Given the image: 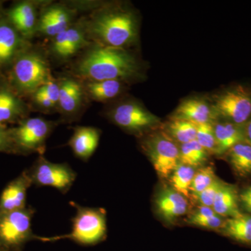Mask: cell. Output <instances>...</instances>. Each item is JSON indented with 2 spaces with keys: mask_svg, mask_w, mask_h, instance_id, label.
Returning <instances> with one entry per match:
<instances>
[{
  "mask_svg": "<svg viewBox=\"0 0 251 251\" xmlns=\"http://www.w3.org/2000/svg\"><path fill=\"white\" fill-rule=\"evenodd\" d=\"M80 75L92 81L129 78L138 72L134 57L122 48L100 46L86 54L78 65Z\"/></svg>",
  "mask_w": 251,
  "mask_h": 251,
  "instance_id": "6da1fadb",
  "label": "cell"
},
{
  "mask_svg": "<svg viewBox=\"0 0 251 251\" xmlns=\"http://www.w3.org/2000/svg\"><path fill=\"white\" fill-rule=\"evenodd\" d=\"M70 205L75 209L72 219V231L69 233L53 237H40L42 242H54L69 239L81 246H94L105 240L107 236L106 211L103 208L89 207L72 201Z\"/></svg>",
  "mask_w": 251,
  "mask_h": 251,
  "instance_id": "7a4b0ae2",
  "label": "cell"
},
{
  "mask_svg": "<svg viewBox=\"0 0 251 251\" xmlns=\"http://www.w3.org/2000/svg\"><path fill=\"white\" fill-rule=\"evenodd\" d=\"M35 209L26 206L18 210L0 212V247L22 251L30 241L37 240L38 236L31 229V221Z\"/></svg>",
  "mask_w": 251,
  "mask_h": 251,
  "instance_id": "3957f363",
  "label": "cell"
},
{
  "mask_svg": "<svg viewBox=\"0 0 251 251\" xmlns=\"http://www.w3.org/2000/svg\"><path fill=\"white\" fill-rule=\"evenodd\" d=\"M92 31L106 46L122 48L134 40L136 23L129 13L112 11L100 15L95 20Z\"/></svg>",
  "mask_w": 251,
  "mask_h": 251,
  "instance_id": "277c9868",
  "label": "cell"
},
{
  "mask_svg": "<svg viewBox=\"0 0 251 251\" xmlns=\"http://www.w3.org/2000/svg\"><path fill=\"white\" fill-rule=\"evenodd\" d=\"M27 172L32 185L55 188L63 194L71 189L77 177V173L67 163H52L42 156Z\"/></svg>",
  "mask_w": 251,
  "mask_h": 251,
  "instance_id": "5b68a950",
  "label": "cell"
},
{
  "mask_svg": "<svg viewBox=\"0 0 251 251\" xmlns=\"http://www.w3.org/2000/svg\"><path fill=\"white\" fill-rule=\"evenodd\" d=\"M143 147L161 177L173 174L179 163V149L168 133L161 132L151 135L144 142Z\"/></svg>",
  "mask_w": 251,
  "mask_h": 251,
  "instance_id": "8992f818",
  "label": "cell"
},
{
  "mask_svg": "<svg viewBox=\"0 0 251 251\" xmlns=\"http://www.w3.org/2000/svg\"><path fill=\"white\" fill-rule=\"evenodd\" d=\"M214 110L228 122L244 126L251 117V91L237 86L219 94Z\"/></svg>",
  "mask_w": 251,
  "mask_h": 251,
  "instance_id": "52a82bcc",
  "label": "cell"
},
{
  "mask_svg": "<svg viewBox=\"0 0 251 251\" xmlns=\"http://www.w3.org/2000/svg\"><path fill=\"white\" fill-rule=\"evenodd\" d=\"M52 126V124L39 117L27 119L10 131L13 145L24 152L42 154Z\"/></svg>",
  "mask_w": 251,
  "mask_h": 251,
  "instance_id": "ba28073f",
  "label": "cell"
},
{
  "mask_svg": "<svg viewBox=\"0 0 251 251\" xmlns=\"http://www.w3.org/2000/svg\"><path fill=\"white\" fill-rule=\"evenodd\" d=\"M14 75L21 90L31 92L39 90V87L49 82L50 72L42 57L36 54H27L15 64Z\"/></svg>",
  "mask_w": 251,
  "mask_h": 251,
  "instance_id": "9c48e42d",
  "label": "cell"
},
{
  "mask_svg": "<svg viewBox=\"0 0 251 251\" xmlns=\"http://www.w3.org/2000/svg\"><path fill=\"white\" fill-rule=\"evenodd\" d=\"M114 122L128 131L140 133L154 126L159 119L143 107L135 103H126L117 106L112 113Z\"/></svg>",
  "mask_w": 251,
  "mask_h": 251,
  "instance_id": "30bf717a",
  "label": "cell"
},
{
  "mask_svg": "<svg viewBox=\"0 0 251 251\" xmlns=\"http://www.w3.org/2000/svg\"><path fill=\"white\" fill-rule=\"evenodd\" d=\"M32 185L27 171H24L4 188L0 196V212L24 209L27 191Z\"/></svg>",
  "mask_w": 251,
  "mask_h": 251,
  "instance_id": "8fae6325",
  "label": "cell"
},
{
  "mask_svg": "<svg viewBox=\"0 0 251 251\" xmlns=\"http://www.w3.org/2000/svg\"><path fill=\"white\" fill-rule=\"evenodd\" d=\"M155 204L162 217L168 222L175 221L188 211L187 200L173 188L161 190L155 200Z\"/></svg>",
  "mask_w": 251,
  "mask_h": 251,
  "instance_id": "7c38bea8",
  "label": "cell"
},
{
  "mask_svg": "<svg viewBox=\"0 0 251 251\" xmlns=\"http://www.w3.org/2000/svg\"><path fill=\"white\" fill-rule=\"evenodd\" d=\"M100 132L93 127H77L69 142L73 152L77 158L87 161L98 148Z\"/></svg>",
  "mask_w": 251,
  "mask_h": 251,
  "instance_id": "4fadbf2b",
  "label": "cell"
},
{
  "mask_svg": "<svg viewBox=\"0 0 251 251\" xmlns=\"http://www.w3.org/2000/svg\"><path fill=\"white\" fill-rule=\"evenodd\" d=\"M216 150L215 154H225L237 143L244 141L243 126L225 122L214 126Z\"/></svg>",
  "mask_w": 251,
  "mask_h": 251,
  "instance_id": "5bb4252c",
  "label": "cell"
},
{
  "mask_svg": "<svg viewBox=\"0 0 251 251\" xmlns=\"http://www.w3.org/2000/svg\"><path fill=\"white\" fill-rule=\"evenodd\" d=\"M239 204V193L237 188L233 185L224 183L216 195L212 209L221 217L234 218L243 214Z\"/></svg>",
  "mask_w": 251,
  "mask_h": 251,
  "instance_id": "9a60e30c",
  "label": "cell"
},
{
  "mask_svg": "<svg viewBox=\"0 0 251 251\" xmlns=\"http://www.w3.org/2000/svg\"><path fill=\"white\" fill-rule=\"evenodd\" d=\"M211 108L205 101L200 99L185 100L176 108L173 119H180L193 122L195 125L209 123Z\"/></svg>",
  "mask_w": 251,
  "mask_h": 251,
  "instance_id": "2e32d148",
  "label": "cell"
},
{
  "mask_svg": "<svg viewBox=\"0 0 251 251\" xmlns=\"http://www.w3.org/2000/svg\"><path fill=\"white\" fill-rule=\"evenodd\" d=\"M221 231L236 242L251 245V214H242L229 218L226 220Z\"/></svg>",
  "mask_w": 251,
  "mask_h": 251,
  "instance_id": "e0dca14e",
  "label": "cell"
},
{
  "mask_svg": "<svg viewBox=\"0 0 251 251\" xmlns=\"http://www.w3.org/2000/svg\"><path fill=\"white\" fill-rule=\"evenodd\" d=\"M227 159L234 173L240 177L251 175V145L244 141L237 143L227 153Z\"/></svg>",
  "mask_w": 251,
  "mask_h": 251,
  "instance_id": "ac0fdd59",
  "label": "cell"
},
{
  "mask_svg": "<svg viewBox=\"0 0 251 251\" xmlns=\"http://www.w3.org/2000/svg\"><path fill=\"white\" fill-rule=\"evenodd\" d=\"M10 20L24 35H29L35 27V10L32 5L25 2L17 5L9 14Z\"/></svg>",
  "mask_w": 251,
  "mask_h": 251,
  "instance_id": "d6986e66",
  "label": "cell"
},
{
  "mask_svg": "<svg viewBox=\"0 0 251 251\" xmlns=\"http://www.w3.org/2000/svg\"><path fill=\"white\" fill-rule=\"evenodd\" d=\"M82 99L80 85L74 80H66L59 87L58 103L61 108L67 113L76 110Z\"/></svg>",
  "mask_w": 251,
  "mask_h": 251,
  "instance_id": "ffe728a7",
  "label": "cell"
},
{
  "mask_svg": "<svg viewBox=\"0 0 251 251\" xmlns=\"http://www.w3.org/2000/svg\"><path fill=\"white\" fill-rule=\"evenodd\" d=\"M19 45L17 32L6 23L0 24V64L12 58Z\"/></svg>",
  "mask_w": 251,
  "mask_h": 251,
  "instance_id": "44dd1931",
  "label": "cell"
},
{
  "mask_svg": "<svg viewBox=\"0 0 251 251\" xmlns=\"http://www.w3.org/2000/svg\"><path fill=\"white\" fill-rule=\"evenodd\" d=\"M168 135L175 142L184 144L196 140L197 125L180 119H173L168 125Z\"/></svg>",
  "mask_w": 251,
  "mask_h": 251,
  "instance_id": "7402d4cb",
  "label": "cell"
},
{
  "mask_svg": "<svg viewBox=\"0 0 251 251\" xmlns=\"http://www.w3.org/2000/svg\"><path fill=\"white\" fill-rule=\"evenodd\" d=\"M207 154L206 150L194 140L181 144L179 149V163L193 168L201 166L206 161Z\"/></svg>",
  "mask_w": 251,
  "mask_h": 251,
  "instance_id": "603a6c76",
  "label": "cell"
},
{
  "mask_svg": "<svg viewBox=\"0 0 251 251\" xmlns=\"http://www.w3.org/2000/svg\"><path fill=\"white\" fill-rule=\"evenodd\" d=\"M195 174L194 168L179 163L171 175V182L173 189L185 198L189 197L190 188Z\"/></svg>",
  "mask_w": 251,
  "mask_h": 251,
  "instance_id": "cb8c5ba5",
  "label": "cell"
},
{
  "mask_svg": "<svg viewBox=\"0 0 251 251\" xmlns=\"http://www.w3.org/2000/svg\"><path fill=\"white\" fill-rule=\"evenodd\" d=\"M87 88L92 98L106 100L118 95L122 85L120 81L117 80L92 81L87 85Z\"/></svg>",
  "mask_w": 251,
  "mask_h": 251,
  "instance_id": "d4e9b609",
  "label": "cell"
},
{
  "mask_svg": "<svg viewBox=\"0 0 251 251\" xmlns=\"http://www.w3.org/2000/svg\"><path fill=\"white\" fill-rule=\"evenodd\" d=\"M18 99L7 91H0V125L11 121L20 114Z\"/></svg>",
  "mask_w": 251,
  "mask_h": 251,
  "instance_id": "484cf974",
  "label": "cell"
},
{
  "mask_svg": "<svg viewBox=\"0 0 251 251\" xmlns=\"http://www.w3.org/2000/svg\"><path fill=\"white\" fill-rule=\"evenodd\" d=\"M215 173L211 167H206L196 173L190 188V193L195 197L210 186L216 179Z\"/></svg>",
  "mask_w": 251,
  "mask_h": 251,
  "instance_id": "4316f807",
  "label": "cell"
},
{
  "mask_svg": "<svg viewBox=\"0 0 251 251\" xmlns=\"http://www.w3.org/2000/svg\"><path fill=\"white\" fill-rule=\"evenodd\" d=\"M196 140L208 153H216V143L214 126L210 123L197 125Z\"/></svg>",
  "mask_w": 251,
  "mask_h": 251,
  "instance_id": "83f0119b",
  "label": "cell"
},
{
  "mask_svg": "<svg viewBox=\"0 0 251 251\" xmlns=\"http://www.w3.org/2000/svg\"><path fill=\"white\" fill-rule=\"evenodd\" d=\"M67 46L63 52L62 57H69L83 46L85 43L84 36L81 31L75 28H68L67 29Z\"/></svg>",
  "mask_w": 251,
  "mask_h": 251,
  "instance_id": "f1b7e54d",
  "label": "cell"
},
{
  "mask_svg": "<svg viewBox=\"0 0 251 251\" xmlns=\"http://www.w3.org/2000/svg\"><path fill=\"white\" fill-rule=\"evenodd\" d=\"M224 184V182L216 178L210 186H208L206 189L195 196L194 198L197 200L198 202L201 203L202 205L212 208L216 195Z\"/></svg>",
  "mask_w": 251,
  "mask_h": 251,
  "instance_id": "f546056e",
  "label": "cell"
},
{
  "mask_svg": "<svg viewBox=\"0 0 251 251\" xmlns=\"http://www.w3.org/2000/svg\"><path fill=\"white\" fill-rule=\"evenodd\" d=\"M226 220L223 217L215 214V215L204 218V219L196 220L188 223L190 225L198 226V227H205V228L211 229H220L224 227Z\"/></svg>",
  "mask_w": 251,
  "mask_h": 251,
  "instance_id": "4dcf8cb0",
  "label": "cell"
},
{
  "mask_svg": "<svg viewBox=\"0 0 251 251\" xmlns=\"http://www.w3.org/2000/svg\"><path fill=\"white\" fill-rule=\"evenodd\" d=\"M46 13L62 31L68 29L70 18L65 9L61 7H54L49 9Z\"/></svg>",
  "mask_w": 251,
  "mask_h": 251,
  "instance_id": "1f68e13d",
  "label": "cell"
},
{
  "mask_svg": "<svg viewBox=\"0 0 251 251\" xmlns=\"http://www.w3.org/2000/svg\"><path fill=\"white\" fill-rule=\"evenodd\" d=\"M39 29H40V31L44 32V34L49 36H56L57 34H59V33L63 31L62 29L53 22V21L51 19V18L50 17L49 15L47 13H46V14L42 16V18H41L40 23H39Z\"/></svg>",
  "mask_w": 251,
  "mask_h": 251,
  "instance_id": "d6a6232c",
  "label": "cell"
},
{
  "mask_svg": "<svg viewBox=\"0 0 251 251\" xmlns=\"http://www.w3.org/2000/svg\"><path fill=\"white\" fill-rule=\"evenodd\" d=\"M39 91L46 94L54 104L58 103L59 98V87L56 83L49 81L45 85L39 89Z\"/></svg>",
  "mask_w": 251,
  "mask_h": 251,
  "instance_id": "836d02e7",
  "label": "cell"
},
{
  "mask_svg": "<svg viewBox=\"0 0 251 251\" xmlns=\"http://www.w3.org/2000/svg\"><path fill=\"white\" fill-rule=\"evenodd\" d=\"M13 148L12 140L11 138V133L3 126L0 125V151H7Z\"/></svg>",
  "mask_w": 251,
  "mask_h": 251,
  "instance_id": "e575fe53",
  "label": "cell"
},
{
  "mask_svg": "<svg viewBox=\"0 0 251 251\" xmlns=\"http://www.w3.org/2000/svg\"><path fill=\"white\" fill-rule=\"evenodd\" d=\"M239 204L243 209L251 214V186L244 189L239 194Z\"/></svg>",
  "mask_w": 251,
  "mask_h": 251,
  "instance_id": "d590c367",
  "label": "cell"
},
{
  "mask_svg": "<svg viewBox=\"0 0 251 251\" xmlns=\"http://www.w3.org/2000/svg\"><path fill=\"white\" fill-rule=\"evenodd\" d=\"M35 99L38 103L40 104V105L45 107V108H50V107L53 106L54 105L53 102L46 94H44L39 90L36 91Z\"/></svg>",
  "mask_w": 251,
  "mask_h": 251,
  "instance_id": "8d00e7d4",
  "label": "cell"
},
{
  "mask_svg": "<svg viewBox=\"0 0 251 251\" xmlns=\"http://www.w3.org/2000/svg\"><path fill=\"white\" fill-rule=\"evenodd\" d=\"M243 128H244V139L251 145V117L243 126Z\"/></svg>",
  "mask_w": 251,
  "mask_h": 251,
  "instance_id": "74e56055",
  "label": "cell"
},
{
  "mask_svg": "<svg viewBox=\"0 0 251 251\" xmlns=\"http://www.w3.org/2000/svg\"><path fill=\"white\" fill-rule=\"evenodd\" d=\"M0 251H18L11 250V249H6V248L0 247Z\"/></svg>",
  "mask_w": 251,
  "mask_h": 251,
  "instance_id": "f35d334b",
  "label": "cell"
}]
</instances>
